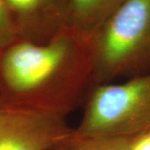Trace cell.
Listing matches in <instances>:
<instances>
[{"label": "cell", "instance_id": "obj_1", "mask_svg": "<svg viewBox=\"0 0 150 150\" xmlns=\"http://www.w3.org/2000/svg\"><path fill=\"white\" fill-rule=\"evenodd\" d=\"M93 39L66 27L43 43L18 39L0 53L2 98L67 116L93 88Z\"/></svg>", "mask_w": 150, "mask_h": 150}, {"label": "cell", "instance_id": "obj_2", "mask_svg": "<svg viewBox=\"0 0 150 150\" xmlns=\"http://www.w3.org/2000/svg\"><path fill=\"white\" fill-rule=\"evenodd\" d=\"M93 87L150 64V0H125L93 38Z\"/></svg>", "mask_w": 150, "mask_h": 150}, {"label": "cell", "instance_id": "obj_3", "mask_svg": "<svg viewBox=\"0 0 150 150\" xmlns=\"http://www.w3.org/2000/svg\"><path fill=\"white\" fill-rule=\"evenodd\" d=\"M150 129V72L93 87L76 134L130 138Z\"/></svg>", "mask_w": 150, "mask_h": 150}, {"label": "cell", "instance_id": "obj_4", "mask_svg": "<svg viewBox=\"0 0 150 150\" xmlns=\"http://www.w3.org/2000/svg\"><path fill=\"white\" fill-rule=\"evenodd\" d=\"M64 115L0 98V150H62L75 135Z\"/></svg>", "mask_w": 150, "mask_h": 150}, {"label": "cell", "instance_id": "obj_5", "mask_svg": "<svg viewBox=\"0 0 150 150\" xmlns=\"http://www.w3.org/2000/svg\"><path fill=\"white\" fill-rule=\"evenodd\" d=\"M12 15L19 21L17 27L27 30L28 38L35 43H43L63 28L68 27L69 0H6ZM15 21V19H14ZM19 35V34H18Z\"/></svg>", "mask_w": 150, "mask_h": 150}, {"label": "cell", "instance_id": "obj_6", "mask_svg": "<svg viewBox=\"0 0 150 150\" xmlns=\"http://www.w3.org/2000/svg\"><path fill=\"white\" fill-rule=\"evenodd\" d=\"M125 0H69L68 27L93 38Z\"/></svg>", "mask_w": 150, "mask_h": 150}, {"label": "cell", "instance_id": "obj_7", "mask_svg": "<svg viewBox=\"0 0 150 150\" xmlns=\"http://www.w3.org/2000/svg\"><path fill=\"white\" fill-rule=\"evenodd\" d=\"M129 138L124 137H74L63 150H127Z\"/></svg>", "mask_w": 150, "mask_h": 150}, {"label": "cell", "instance_id": "obj_8", "mask_svg": "<svg viewBox=\"0 0 150 150\" xmlns=\"http://www.w3.org/2000/svg\"><path fill=\"white\" fill-rule=\"evenodd\" d=\"M18 30L7 4L0 0V53L18 39Z\"/></svg>", "mask_w": 150, "mask_h": 150}, {"label": "cell", "instance_id": "obj_9", "mask_svg": "<svg viewBox=\"0 0 150 150\" xmlns=\"http://www.w3.org/2000/svg\"><path fill=\"white\" fill-rule=\"evenodd\" d=\"M127 150H150V129L129 138Z\"/></svg>", "mask_w": 150, "mask_h": 150}, {"label": "cell", "instance_id": "obj_10", "mask_svg": "<svg viewBox=\"0 0 150 150\" xmlns=\"http://www.w3.org/2000/svg\"><path fill=\"white\" fill-rule=\"evenodd\" d=\"M1 97H2V94H1V89H0V98H1Z\"/></svg>", "mask_w": 150, "mask_h": 150}]
</instances>
